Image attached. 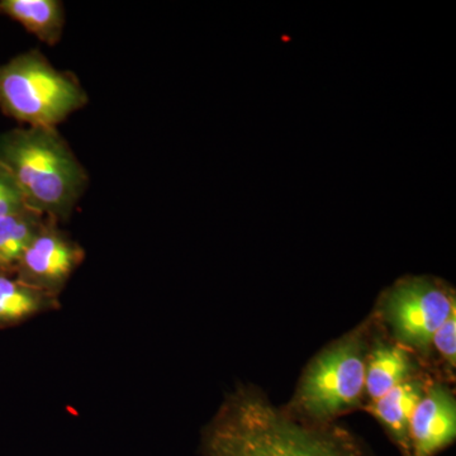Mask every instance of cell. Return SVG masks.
Instances as JSON below:
<instances>
[{
    "instance_id": "5b68a950",
    "label": "cell",
    "mask_w": 456,
    "mask_h": 456,
    "mask_svg": "<svg viewBox=\"0 0 456 456\" xmlns=\"http://www.w3.org/2000/svg\"><path fill=\"white\" fill-rule=\"evenodd\" d=\"M454 312L452 285L430 275H407L383 293L374 314L393 341L415 355L428 356L432 338Z\"/></svg>"
},
{
    "instance_id": "8992f818",
    "label": "cell",
    "mask_w": 456,
    "mask_h": 456,
    "mask_svg": "<svg viewBox=\"0 0 456 456\" xmlns=\"http://www.w3.org/2000/svg\"><path fill=\"white\" fill-rule=\"evenodd\" d=\"M84 260L83 246L62 231L59 222L47 220L13 275L29 287L59 297Z\"/></svg>"
},
{
    "instance_id": "7a4b0ae2",
    "label": "cell",
    "mask_w": 456,
    "mask_h": 456,
    "mask_svg": "<svg viewBox=\"0 0 456 456\" xmlns=\"http://www.w3.org/2000/svg\"><path fill=\"white\" fill-rule=\"evenodd\" d=\"M0 163L22 191L27 208L69 221L89 187V174L57 127H17L0 134Z\"/></svg>"
},
{
    "instance_id": "3957f363",
    "label": "cell",
    "mask_w": 456,
    "mask_h": 456,
    "mask_svg": "<svg viewBox=\"0 0 456 456\" xmlns=\"http://www.w3.org/2000/svg\"><path fill=\"white\" fill-rule=\"evenodd\" d=\"M374 325L375 316L371 314L318 353L285 408L301 419L327 424L362 406Z\"/></svg>"
},
{
    "instance_id": "4fadbf2b",
    "label": "cell",
    "mask_w": 456,
    "mask_h": 456,
    "mask_svg": "<svg viewBox=\"0 0 456 456\" xmlns=\"http://www.w3.org/2000/svg\"><path fill=\"white\" fill-rule=\"evenodd\" d=\"M436 353L449 377L455 373L456 365V312L437 330L432 338L430 354Z\"/></svg>"
},
{
    "instance_id": "30bf717a",
    "label": "cell",
    "mask_w": 456,
    "mask_h": 456,
    "mask_svg": "<svg viewBox=\"0 0 456 456\" xmlns=\"http://www.w3.org/2000/svg\"><path fill=\"white\" fill-rule=\"evenodd\" d=\"M0 14L20 23L47 46H56L64 36L65 5L60 0H0Z\"/></svg>"
},
{
    "instance_id": "5bb4252c",
    "label": "cell",
    "mask_w": 456,
    "mask_h": 456,
    "mask_svg": "<svg viewBox=\"0 0 456 456\" xmlns=\"http://www.w3.org/2000/svg\"><path fill=\"white\" fill-rule=\"evenodd\" d=\"M25 198L16 179L4 164L0 163V217L26 209Z\"/></svg>"
},
{
    "instance_id": "277c9868",
    "label": "cell",
    "mask_w": 456,
    "mask_h": 456,
    "mask_svg": "<svg viewBox=\"0 0 456 456\" xmlns=\"http://www.w3.org/2000/svg\"><path fill=\"white\" fill-rule=\"evenodd\" d=\"M88 102L77 75L56 69L40 50L0 65V110L26 127H57Z\"/></svg>"
},
{
    "instance_id": "8fae6325",
    "label": "cell",
    "mask_w": 456,
    "mask_h": 456,
    "mask_svg": "<svg viewBox=\"0 0 456 456\" xmlns=\"http://www.w3.org/2000/svg\"><path fill=\"white\" fill-rule=\"evenodd\" d=\"M59 308V297L29 287L13 274L0 273V329Z\"/></svg>"
},
{
    "instance_id": "ba28073f",
    "label": "cell",
    "mask_w": 456,
    "mask_h": 456,
    "mask_svg": "<svg viewBox=\"0 0 456 456\" xmlns=\"http://www.w3.org/2000/svg\"><path fill=\"white\" fill-rule=\"evenodd\" d=\"M432 380L430 375L419 371L365 407L382 426L402 456H408L410 452L411 417Z\"/></svg>"
},
{
    "instance_id": "7c38bea8",
    "label": "cell",
    "mask_w": 456,
    "mask_h": 456,
    "mask_svg": "<svg viewBox=\"0 0 456 456\" xmlns=\"http://www.w3.org/2000/svg\"><path fill=\"white\" fill-rule=\"evenodd\" d=\"M47 220L29 208L0 217V273H16L23 254Z\"/></svg>"
},
{
    "instance_id": "52a82bcc",
    "label": "cell",
    "mask_w": 456,
    "mask_h": 456,
    "mask_svg": "<svg viewBox=\"0 0 456 456\" xmlns=\"http://www.w3.org/2000/svg\"><path fill=\"white\" fill-rule=\"evenodd\" d=\"M456 401L448 384L432 380L410 422L408 456H437L454 444Z\"/></svg>"
},
{
    "instance_id": "6da1fadb",
    "label": "cell",
    "mask_w": 456,
    "mask_h": 456,
    "mask_svg": "<svg viewBox=\"0 0 456 456\" xmlns=\"http://www.w3.org/2000/svg\"><path fill=\"white\" fill-rule=\"evenodd\" d=\"M200 456H369L335 422H312L277 406L257 387L228 393L204 428Z\"/></svg>"
},
{
    "instance_id": "9c48e42d",
    "label": "cell",
    "mask_w": 456,
    "mask_h": 456,
    "mask_svg": "<svg viewBox=\"0 0 456 456\" xmlns=\"http://www.w3.org/2000/svg\"><path fill=\"white\" fill-rule=\"evenodd\" d=\"M416 355L395 341L374 338L365 371V398L377 401L408 378L419 373Z\"/></svg>"
}]
</instances>
